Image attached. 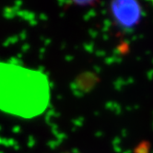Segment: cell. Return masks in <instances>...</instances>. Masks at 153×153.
I'll list each match as a JSON object with an SVG mask.
<instances>
[{
    "label": "cell",
    "instance_id": "cell-1",
    "mask_svg": "<svg viewBox=\"0 0 153 153\" xmlns=\"http://www.w3.org/2000/svg\"><path fill=\"white\" fill-rule=\"evenodd\" d=\"M46 75L21 65L0 62V110L22 118H33L50 104Z\"/></svg>",
    "mask_w": 153,
    "mask_h": 153
},
{
    "label": "cell",
    "instance_id": "cell-2",
    "mask_svg": "<svg viewBox=\"0 0 153 153\" xmlns=\"http://www.w3.org/2000/svg\"><path fill=\"white\" fill-rule=\"evenodd\" d=\"M110 12L115 22L122 28L129 29L137 24L142 10L135 1H116L110 5Z\"/></svg>",
    "mask_w": 153,
    "mask_h": 153
}]
</instances>
